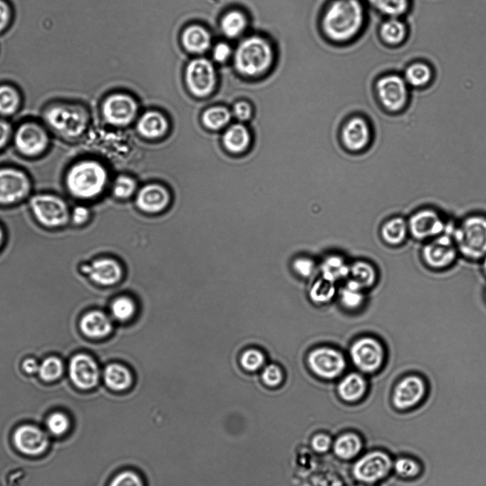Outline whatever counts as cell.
<instances>
[{
	"label": "cell",
	"mask_w": 486,
	"mask_h": 486,
	"mask_svg": "<svg viewBox=\"0 0 486 486\" xmlns=\"http://www.w3.org/2000/svg\"><path fill=\"white\" fill-rule=\"evenodd\" d=\"M366 10L361 0H332L321 17V29L334 43L348 42L356 37L366 22Z\"/></svg>",
	"instance_id": "1"
},
{
	"label": "cell",
	"mask_w": 486,
	"mask_h": 486,
	"mask_svg": "<svg viewBox=\"0 0 486 486\" xmlns=\"http://www.w3.org/2000/svg\"><path fill=\"white\" fill-rule=\"evenodd\" d=\"M460 259L478 264L486 257V212H470L453 221L450 230Z\"/></svg>",
	"instance_id": "2"
},
{
	"label": "cell",
	"mask_w": 486,
	"mask_h": 486,
	"mask_svg": "<svg viewBox=\"0 0 486 486\" xmlns=\"http://www.w3.org/2000/svg\"><path fill=\"white\" fill-rule=\"evenodd\" d=\"M272 42L261 35H251L240 41L234 52V65L242 76L254 78L266 74L275 60Z\"/></svg>",
	"instance_id": "3"
},
{
	"label": "cell",
	"mask_w": 486,
	"mask_h": 486,
	"mask_svg": "<svg viewBox=\"0 0 486 486\" xmlns=\"http://www.w3.org/2000/svg\"><path fill=\"white\" fill-rule=\"evenodd\" d=\"M105 168L93 160H82L66 172L65 185L68 193L78 200H91L99 195L106 185Z\"/></svg>",
	"instance_id": "4"
},
{
	"label": "cell",
	"mask_w": 486,
	"mask_h": 486,
	"mask_svg": "<svg viewBox=\"0 0 486 486\" xmlns=\"http://www.w3.org/2000/svg\"><path fill=\"white\" fill-rule=\"evenodd\" d=\"M43 117L45 123L59 137L73 140L83 135L89 123V113L80 103L56 102L47 106Z\"/></svg>",
	"instance_id": "5"
},
{
	"label": "cell",
	"mask_w": 486,
	"mask_h": 486,
	"mask_svg": "<svg viewBox=\"0 0 486 486\" xmlns=\"http://www.w3.org/2000/svg\"><path fill=\"white\" fill-rule=\"evenodd\" d=\"M430 394V383L423 373L408 371L394 383L391 395L393 408L400 413H409L420 408Z\"/></svg>",
	"instance_id": "6"
},
{
	"label": "cell",
	"mask_w": 486,
	"mask_h": 486,
	"mask_svg": "<svg viewBox=\"0 0 486 486\" xmlns=\"http://www.w3.org/2000/svg\"><path fill=\"white\" fill-rule=\"evenodd\" d=\"M450 227L445 233L421 243L419 260L423 267L431 272H445L453 268L460 259L450 232Z\"/></svg>",
	"instance_id": "7"
},
{
	"label": "cell",
	"mask_w": 486,
	"mask_h": 486,
	"mask_svg": "<svg viewBox=\"0 0 486 486\" xmlns=\"http://www.w3.org/2000/svg\"><path fill=\"white\" fill-rule=\"evenodd\" d=\"M410 239L420 244L448 232L453 220L433 206H421L407 217Z\"/></svg>",
	"instance_id": "8"
},
{
	"label": "cell",
	"mask_w": 486,
	"mask_h": 486,
	"mask_svg": "<svg viewBox=\"0 0 486 486\" xmlns=\"http://www.w3.org/2000/svg\"><path fill=\"white\" fill-rule=\"evenodd\" d=\"M409 86L403 76L395 73L380 77L375 84V93L379 106L389 115L403 113L410 102Z\"/></svg>",
	"instance_id": "9"
},
{
	"label": "cell",
	"mask_w": 486,
	"mask_h": 486,
	"mask_svg": "<svg viewBox=\"0 0 486 486\" xmlns=\"http://www.w3.org/2000/svg\"><path fill=\"white\" fill-rule=\"evenodd\" d=\"M35 219L43 227L58 228L70 222L71 210L64 199L52 193H38L29 199Z\"/></svg>",
	"instance_id": "10"
},
{
	"label": "cell",
	"mask_w": 486,
	"mask_h": 486,
	"mask_svg": "<svg viewBox=\"0 0 486 486\" xmlns=\"http://www.w3.org/2000/svg\"><path fill=\"white\" fill-rule=\"evenodd\" d=\"M373 128L371 115L356 113L343 123L340 129V140L348 152L357 154L368 149L373 140Z\"/></svg>",
	"instance_id": "11"
},
{
	"label": "cell",
	"mask_w": 486,
	"mask_h": 486,
	"mask_svg": "<svg viewBox=\"0 0 486 486\" xmlns=\"http://www.w3.org/2000/svg\"><path fill=\"white\" fill-rule=\"evenodd\" d=\"M351 359L361 371L373 373L385 365L387 352L383 343L375 337L364 336L355 341L349 351Z\"/></svg>",
	"instance_id": "12"
},
{
	"label": "cell",
	"mask_w": 486,
	"mask_h": 486,
	"mask_svg": "<svg viewBox=\"0 0 486 486\" xmlns=\"http://www.w3.org/2000/svg\"><path fill=\"white\" fill-rule=\"evenodd\" d=\"M185 80L189 91L193 95L204 98L214 91L217 83V74L210 61L205 58H196L187 64Z\"/></svg>",
	"instance_id": "13"
},
{
	"label": "cell",
	"mask_w": 486,
	"mask_h": 486,
	"mask_svg": "<svg viewBox=\"0 0 486 486\" xmlns=\"http://www.w3.org/2000/svg\"><path fill=\"white\" fill-rule=\"evenodd\" d=\"M393 459L384 450H374L360 458L353 467V475L361 482L376 483L393 471Z\"/></svg>",
	"instance_id": "14"
},
{
	"label": "cell",
	"mask_w": 486,
	"mask_h": 486,
	"mask_svg": "<svg viewBox=\"0 0 486 486\" xmlns=\"http://www.w3.org/2000/svg\"><path fill=\"white\" fill-rule=\"evenodd\" d=\"M17 151L27 157H36L47 149L50 138L46 128L38 123L29 121L21 124L13 133Z\"/></svg>",
	"instance_id": "15"
},
{
	"label": "cell",
	"mask_w": 486,
	"mask_h": 486,
	"mask_svg": "<svg viewBox=\"0 0 486 486\" xmlns=\"http://www.w3.org/2000/svg\"><path fill=\"white\" fill-rule=\"evenodd\" d=\"M31 190L27 174L20 169L0 168V205H11L24 200Z\"/></svg>",
	"instance_id": "16"
},
{
	"label": "cell",
	"mask_w": 486,
	"mask_h": 486,
	"mask_svg": "<svg viewBox=\"0 0 486 486\" xmlns=\"http://www.w3.org/2000/svg\"><path fill=\"white\" fill-rule=\"evenodd\" d=\"M309 368L317 376L325 379H334L339 376L346 367L343 355L331 347H319L308 355Z\"/></svg>",
	"instance_id": "17"
},
{
	"label": "cell",
	"mask_w": 486,
	"mask_h": 486,
	"mask_svg": "<svg viewBox=\"0 0 486 486\" xmlns=\"http://www.w3.org/2000/svg\"><path fill=\"white\" fill-rule=\"evenodd\" d=\"M138 111L136 101L129 95L114 93L107 97L102 105L104 119L115 126H123L133 121Z\"/></svg>",
	"instance_id": "18"
},
{
	"label": "cell",
	"mask_w": 486,
	"mask_h": 486,
	"mask_svg": "<svg viewBox=\"0 0 486 486\" xmlns=\"http://www.w3.org/2000/svg\"><path fill=\"white\" fill-rule=\"evenodd\" d=\"M15 448L21 453L37 456L43 453L49 445L47 434L38 427L24 424L18 427L13 434Z\"/></svg>",
	"instance_id": "19"
},
{
	"label": "cell",
	"mask_w": 486,
	"mask_h": 486,
	"mask_svg": "<svg viewBox=\"0 0 486 486\" xmlns=\"http://www.w3.org/2000/svg\"><path fill=\"white\" fill-rule=\"evenodd\" d=\"M69 375L76 387L82 390H90L98 385L100 370L92 357L80 353L71 358L69 363Z\"/></svg>",
	"instance_id": "20"
},
{
	"label": "cell",
	"mask_w": 486,
	"mask_h": 486,
	"mask_svg": "<svg viewBox=\"0 0 486 486\" xmlns=\"http://www.w3.org/2000/svg\"><path fill=\"white\" fill-rule=\"evenodd\" d=\"M378 234L382 242L391 248H400L410 239L406 217L392 214L380 224Z\"/></svg>",
	"instance_id": "21"
},
{
	"label": "cell",
	"mask_w": 486,
	"mask_h": 486,
	"mask_svg": "<svg viewBox=\"0 0 486 486\" xmlns=\"http://www.w3.org/2000/svg\"><path fill=\"white\" fill-rule=\"evenodd\" d=\"M95 283L103 286L117 284L123 276L120 264L112 258H101L82 268Z\"/></svg>",
	"instance_id": "22"
},
{
	"label": "cell",
	"mask_w": 486,
	"mask_h": 486,
	"mask_svg": "<svg viewBox=\"0 0 486 486\" xmlns=\"http://www.w3.org/2000/svg\"><path fill=\"white\" fill-rule=\"evenodd\" d=\"M170 194L162 186L150 184L138 192L136 203L138 207L147 212H158L164 210L170 202Z\"/></svg>",
	"instance_id": "23"
},
{
	"label": "cell",
	"mask_w": 486,
	"mask_h": 486,
	"mask_svg": "<svg viewBox=\"0 0 486 486\" xmlns=\"http://www.w3.org/2000/svg\"><path fill=\"white\" fill-rule=\"evenodd\" d=\"M103 381L106 387L118 393L129 391L134 382L130 370L120 363H110L103 371Z\"/></svg>",
	"instance_id": "24"
},
{
	"label": "cell",
	"mask_w": 486,
	"mask_h": 486,
	"mask_svg": "<svg viewBox=\"0 0 486 486\" xmlns=\"http://www.w3.org/2000/svg\"><path fill=\"white\" fill-rule=\"evenodd\" d=\"M181 41L187 51L202 54L210 48L212 38L210 32L205 27L193 24L183 30Z\"/></svg>",
	"instance_id": "25"
},
{
	"label": "cell",
	"mask_w": 486,
	"mask_h": 486,
	"mask_svg": "<svg viewBox=\"0 0 486 486\" xmlns=\"http://www.w3.org/2000/svg\"><path fill=\"white\" fill-rule=\"evenodd\" d=\"M82 332L88 337L103 338L113 329L111 319L100 311H92L86 314L80 322Z\"/></svg>",
	"instance_id": "26"
},
{
	"label": "cell",
	"mask_w": 486,
	"mask_h": 486,
	"mask_svg": "<svg viewBox=\"0 0 486 486\" xmlns=\"http://www.w3.org/2000/svg\"><path fill=\"white\" fill-rule=\"evenodd\" d=\"M252 143L249 128L242 123L229 126L223 135V144L227 150L234 154L247 151Z\"/></svg>",
	"instance_id": "27"
},
{
	"label": "cell",
	"mask_w": 486,
	"mask_h": 486,
	"mask_svg": "<svg viewBox=\"0 0 486 486\" xmlns=\"http://www.w3.org/2000/svg\"><path fill=\"white\" fill-rule=\"evenodd\" d=\"M393 471L400 480L411 482L419 479L424 472V465L417 457L402 454L393 459Z\"/></svg>",
	"instance_id": "28"
},
{
	"label": "cell",
	"mask_w": 486,
	"mask_h": 486,
	"mask_svg": "<svg viewBox=\"0 0 486 486\" xmlns=\"http://www.w3.org/2000/svg\"><path fill=\"white\" fill-rule=\"evenodd\" d=\"M367 383L363 376L351 373L344 376L337 388L340 398L346 402L359 400L366 393Z\"/></svg>",
	"instance_id": "29"
},
{
	"label": "cell",
	"mask_w": 486,
	"mask_h": 486,
	"mask_svg": "<svg viewBox=\"0 0 486 486\" xmlns=\"http://www.w3.org/2000/svg\"><path fill=\"white\" fill-rule=\"evenodd\" d=\"M378 32L385 44L398 46L405 41L408 28L400 18H386L380 25Z\"/></svg>",
	"instance_id": "30"
},
{
	"label": "cell",
	"mask_w": 486,
	"mask_h": 486,
	"mask_svg": "<svg viewBox=\"0 0 486 486\" xmlns=\"http://www.w3.org/2000/svg\"><path fill=\"white\" fill-rule=\"evenodd\" d=\"M137 127L139 133L144 137L155 138L165 134L167 128V122L161 113L149 111L141 116Z\"/></svg>",
	"instance_id": "31"
},
{
	"label": "cell",
	"mask_w": 486,
	"mask_h": 486,
	"mask_svg": "<svg viewBox=\"0 0 486 486\" xmlns=\"http://www.w3.org/2000/svg\"><path fill=\"white\" fill-rule=\"evenodd\" d=\"M248 24L246 14L242 11L234 9L224 14L220 21V28L225 36L236 38L246 31Z\"/></svg>",
	"instance_id": "32"
},
{
	"label": "cell",
	"mask_w": 486,
	"mask_h": 486,
	"mask_svg": "<svg viewBox=\"0 0 486 486\" xmlns=\"http://www.w3.org/2000/svg\"><path fill=\"white\" fill-rule=\"evenodd\" d=\"M433 76V70L428 63L416 61L405 68L403 77L409 87L421 88L430 83Z\"/></svg>",
	"instance_id": "33"
},
{
	"label": "cell",
	"mask_w": 486,
	"mask_h": 486,
	"mask_svg": "<svg viewBox=\"0 0 486 486\" xmlns=\"http://www.w3.org/2000/svg\"><path fill=\"white\" fill-rule=\"evenodd\" d=\"M351 280L356 283L363 289L371 287L378 279L376 269L369 262L356 261L349 265Z\"/></svg>",
	"instance_id": "34"
},
{
	"label": "cell",
	"mask_w": 486,
	"mask_h": 486,
	"mask_svg": "<svg viewBox=\"0 0 486 486\" xmlns=\"http://www.w3.org/2000/svg\"><path fill=\"white\" fill-rule=\"evenodd\" d=\"M362 440L353 433H346L339 435L333 445L336 455L343 460L356 457L361 450Z\"/></svg>",
	"instance_id": "35"
},
{
	"label": "cell",
	"mask_w": 486,
	"mask_h": 486,
	"mask_svg": "<svg viewBox=\"0 0 486 486\" xmlns=\"http://www.w3.org/2000/svg\"><path fill=\"white\" fill-rule=\"evenodd\" d=\"M321 276L336 283L348 276L349 265L337 254L326 257L321 264Z\"/></svg>",
	"instance_id": "36"
},
{
	"label": "cell",
	"mask_w": 486,
	"mask_h": 486,
	"mask_svg": "<svg viewBox=\"0 0 486 486\" xmlns=\"http://www.w3.org/2000/svg\"><path fill=\"white\" fill-rule=\"evenodd\" d=\"M21 103L19 90L13 85L0 84V115L10 116L17 112Z\"/></svg>",
	"instance_id": "37"
},
{
	"label": "cell",
	"mask_w": 486,
	"mask_h": 486,
	"mask_svg": "<svg viewBox=\"0 0 486 486\" xmlns=\"http://www.w3.org/2000/svg\"><path fill=\"white\" fill-rule=\"evenodd\" d=\"M366 1L386 18H400L410 7V0H366Z\"/></svg>",
	"instance_id": "38"
},
{
	"label": "cell",
	"mask_w": 486,
	"mask_h": 486,
	"mask_svg": "<svg viewBox=\"0 0 486 486\" xmlns=\"http://www.w3.org/2000/svg\"><path fill=\"white\" fill-rule=\"evenodd\" d=\"M341 304L348 309L359 308L364 301L363 289L356 283L348 279L339 292Z\"/></svg>",
	"instance_id": "39"
},
{
	"label": "cell",
	"mask_w": 486,
	"mask_h": 486,
	"mask_svg": "<svg viewBox=\"0 0 486 486\" xmlns=\"http://www.w3.org/2000/svg\"><path fill=\"white\" fill-rule=\"evenodd\" d=\"M107 486H147L143 475L135 468L125 467L118 470Z\"/></svg>",
	"instance_id": "40"
},
{
	"label": "cell",
	"mask_w": 486,
	"mask_h": 486,
	"mask_svg": "<svg viewBox=\"0 0 486 486\" xmlns=\"http://www.w3.org/2000/svg\"><path fill=\"white\" fill-rule=\"evenodd\" d=\"M335 284L321 276L311 286L309 292L310 299L316 304H325L330 301L336 294Z\"/></svg>",
	"instance_id": "41"
},
{
	"label": "cell",
	"mask_w": 486,
	"mask_h": 486,
	"mask_svg": "<svg viewBox=\"0 0 486 486\" xmlns=\"http://www.w3.org/2000/svg\"><path fill=\"white\" fill-rule=\"evenodd\" d=\"M135 301L128 296L115 298L110 305V311L113 318L119 321H127L131 319L136 312Z\"/></svg>",
	"instance_id": "42"
},
{
	"label": "cell",
	"mask_w": 486,
	"mask_h": 486,
	"mask_svg": "<svg viewBox=\"0 0 486 486\" xmlns=\"http://www.w3.org/2000/svg\"><path fill=\"white\" fill-rule=\"evenodd\" d=\"M232 113L222 106L210 108L202 115L204 125L212 130H218L225 126L230 120Z\"/></svg>",
	"instance_id": "43"
},
{
	"label": "cell",
	"mask_w": 486,
	"mask_h": 486,
	"mask_svg": "<svg viewBox=\"0 0 486 486\" xmlns=\"http://www.w3.org/2000/svg\"><path fill=\"white\" fill-rule=\"evenodd\" d=\"M63 363L54 356L44 359L39 365L38 373L45 381H53L58 378L63 373Z\"/></svg>",
	"instance_id": "44"
},
{
	"label": "cell",
	"mask_w": 486,
	"mask_h": 486,
	"mask_svg": "<svg viewBox=\"0 0 486 486\" xmlns=\"http://www.w3.org/2000/svg\"><path fill=\"white\" fill-rule=\"evenodd\" d=\"M239 361L244 370L254 372L263 367L265 363V356L259 349L249 348L242 353Z\"/></svg>",
	"instance_id": "45"
},
{
	"label": "cell",
	"mask_w": 486,
	"mask_h": 486,
	"mask_svg": "<svg viewBox=\"0 0 486 486\" xmlns=\"http://www.w3.org/2000/svg\"><path fill=\"white\" fill-rule=\"evenodd\" d=\"M46 425L48 430L54 435L66 433L70 426L68 417L62 412H54L48 415Z\"/></svg>",
	"instance_id": "46"
},
{
	"label": "cell",
	"mask_w": 486,
	"mask_h": 486,
	"mask_svg": "<svg viewBox=\"0 0 486 486\" xmlns=\"http://www.w3.org/2000/svg\"><path fill=\"white\" fill-rule=\"evenodd\" d=\"M136 184L133 179L128 176H119L113 185L114 195L121 199L130 197L135 192Z\"/></svg>",
	"instance_id": "47"
},
{
	"label": "cell",
	"mask_w": 486,
	"mask_h": 486,
	"mask_svg": "<svg viewBox=\"0 0 486 486\" xmlns=\"http://www.w3.org/2000/svg\"><path fill=\"white\" fill-rule=\"evenodd\" d=\"M263 383L269 387L279 386L283 380V372L281 368L274 363L266 366L261 374Z\"/></svg>",
	"instance_id": "48"
},
{
	"label": "cell",
	"mask_w": 486,
	"mask_h": 486,
	"mask_svg": "<svg viewBox=\"0 0 486 486\" xmlns=\"http://www.w3.org/2000/svg\"><path fill=\"white\" fill-rule=\"evenodd\" d=\"M294 272L304 278L311 277L315 272L316 265L313 259L306 257L295 259L292 264Z\"/></svg>",
	"instance_id": "49"
},
{
	"label": "cell",
	"mask_w": 486,
	"mask_h": 486,
	"mask_svg": "<svg viewBox=\"0 0 486 486\" xmlns=\"http://www.w3.org/2000/svg\"><path fill=\"white\" fill-rule=\"evenodd\" d=\"M240 122L251 120L254 114L252 105L247 100H239L234 103L232 113Z\"/></svg>",
	"instance_id": "50"
},
{
	"label": "cell",
	"mask_w": 486,
	"mask_h": 486,
	"mask_svg": "<svg viewBox=\"0 0 486 486\" xmlns=\"http://www.w3.org/2000/svg\"><path fill=\"white\" fill-rule=\"evenodd\" d=\"M90 218V210L84 205H76L71 210L70 221L75 225H82L86 223Z\"/></svg>",
	"instance_id": "51"
},
{
	"label": "cell",
	"mask_w": 486,
	"mask_h": 486,
	"mask_svg": "<svg viewBox=\"0 0 486 486\" xmlns=\"http://www.w3.org/2000/svg\"><path fill=\"white\" fill-rule=\"evenodd\" d=\"M232 54V50L231 46L225 42L218 43L212 50V57L218 63L227 61Z\"/></svg>",
	"instance_id": "52"
},
{
	"label": "cell",
	"mask_w": 486,
	"mask_h": 486,
	"mask_svg": "<svg viewBox=\"0 0 486 486\" xmlns=\"http://www.w3.org/2000/svg\"><path fill=\"white\" fill-rule=\"evenodd\" d=\"M331 438L324 433L315 435L311 440L312 448L318 453H325L331 446Z\"/></svg>",
	"instance_id": "53"
},
{
	"label": "cell",
	"mask_w": 486,
	"mask_h": 486,
	"mask_svg": "<svg viewBox=\"0 0 486 486\" xmlns=\"http://www.w3.org/2000/svg\"><path fill=\"white\" fill-rule=\"evenodd\" d=\"M11 18V6L6 0H0V33L9 26Z\"/></svg>",
	"instance_id": "54"
},
{
	"label": "cell",
	"mask_w": 486,
	"mask_h": 486,
	"mask_svg": "<svg viewBox=\"0 0 486 486\" xmlns=\"http://www.w3.org/2000/svg\"><path fill=\"white\" fill-rule=\"evenodd\" d=\"M12 136L11 124L5 119L0 118V150L6 145Z\"/></svg>",
	"instance_id": "55"
},
{
	"label": "cell",
	"mask_w": 486,
	"mask_h": 486,
	"mask_svg": "<svg viewBox=\"0 0 486 486\" xmlns=\"http://www.w3.org/2000/svg\"><path fill=\"white\" fill-rule=\"evenodd\" d=\"M22 368L28 373H33L38 371L39 365L33 358H27L22 363Z\"/></svg>",
	"instance_id": "56"
},
{
	"label": "cell",
	"mask_w": 486,
	"mask_h": 486,
	"mask_svg": "<svg viewBox=\"0 0 486 486\" xmlns=\"http://www.w3.org/2000/svg\"><path fill=\"white\" fill-rule=\"evenodd\" d=\"M478 264L480 265V272L486 280V257H485Z\"/></svg>",
	"instance_id": "57"
},
{
	"label": "cell",
	"mask_w": 486,
	"mask_h": 486,
	"mask_svg": "<svg viewBox=\"0 0 486 486\" xmlns=\"http://www.w3.org/2000/svg\"><path fill=\"white\" fill-rule=\"evenodd\" d=\"M482 296L484 304L486 306V285L483 288Z\"/></svg>",
	"instance_id": "58"
},
{
	"label": "cell",
	"mask_w": 486,
	"mask_h": 486,
	"mask_svg": "<svg viewBox=\"0 0 486 486\" xmlns=\"http://www.w3.org/2000/svg\"><path fill=\"white\" fill-rule=\"evenodd\" d=\"M4 239V232L2 230V228L0 227V246L1 245V243L3 242Z\"/></svg>",
	"instance_id": "59"
}]
</instances>
